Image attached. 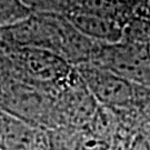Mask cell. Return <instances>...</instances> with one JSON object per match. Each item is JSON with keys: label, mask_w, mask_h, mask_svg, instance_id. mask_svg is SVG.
<instances>
[{"label": "cell", "mask_w": 150, "mask_h": 150, "mask_svg": "<svg viewBox=\"0 0 150 150\" xmlns=\"http://www.w3.org/2000/svg\"><path fill=\"white\" fill-rule=\"evenodd\" d=\"M2 43L17 78L50 92L64 83L75 69L62 57L46 49L17 48Z\"/></svg>", "instance_id": "6da1fadb"}, {"label": "cell", "mask_w": 150, "mask_h": 150, "mask_svg": "<svg viewBox=\"0 0 150 150\" xmlns=\"http://www.w3.org/2000/svg\"><path fill=\"white\" fill-rule=\"evenodd\" d=\"M75 68L98 105L123 109L150 96V89L136 85L97 64L86 62Z\"/></svg>", "instance_id": "7a4b0ae2"}, {"label": "cell", "mask_w": 150, "mask_h": 150, "mask_svg": "<svg viewBox=\"0 0 150 150\" xmlns=\"http://www.w3.org/2000/svg\"><path fill=\"white\" fill-rule=\"evenodd\" d=\"M51 127L69 126L85 129L98 108V102L88 90L76 68L67 81L52 93Z\"/></svg>", "instance_id": "3957f363"}, {"label": "cell", "mask_w": 150, "mask_h": 150, "mask_svg": "<svg viewBox=\"0 0 150 150\" xmlns=\"http://www.w3.org/2000/svg\"><path fill=\"white\" fill-rule=\"evenodd\" d=\"M90 62L118 74L136 85L150 89V51L148 46L119 41L98 43Z\"/></svg>", "instance_id": "277c9868"}, {"label": "cell", "mask_w": 150, "mask_h": 150, "mask_svg": "<svg viewBox=\"0 0 150 150\" xmlns=\"http://www.w3.org/2000/svg\"><path fill=\"white\" fill-rule=\"evenodd\" d=\"M64 15L93 42L111 45L121 41L123 23L113 18L83 10H72Z\"/></svg>", "instance_id": "5b68a950"}, {"label": "cell", "mask_w": 150, "mask_h": 150, "mask_svg": "<svg viewBox=\"0 0 150 150\" xmlns=\"http://www.w3.org/2000/svg\"><path fill=\"white\" fill-rule=\"evenodd\" d=\"M121 41L140 46L150 43V15L137 12L130 16L122 28Z\"/></svg>", "instance_id": "8992f818"}, {"label": "cell", "mask_w": 150, "mask_h": 150, "mask_svg": "<svg viewBox=\"0 0 150 150\" xmlns=\"http://www.w3.org/2000/svg\"><path fill=\"white\" fill-rule=\"evenodd\" d=\"M47 129L49 150H75L83 129L57 126Z\"/></svg>", "instance_id": "52a82bcc"}, {"label": "cell", "mask_w": 150, "mask_h": 150, "mask_svg": "<svg viewBox=\"0 0 150 150\" xmlns=\"http://www.w3.org/2000/svg\"><path fill=\"white\" fill-rule=\"evenodd\" d=\"M33 9L23 0H0V31L26 19Z\"/></svg>", "instance_id": "ba28073f"}, {"label": "cell", "mask_w": 150, "mask_h": 150, "mask_svg": "<svg viewBox=\"0 0 150 150\" xmlns=\"http://www.w3.org/2000/svg\"><path fill=\"white\" fill-rule=\"evenodd\" d=\"M137 132L150 144V96L134 105Z\"/></svg>", "instance_id": "9c48e42d"}, {"label": "cell", "mask_w": 150, "mask_h": 150, "mask_svg": "<svg viewBox=\"0 0 150 150\" xmlns=\"http://www.w3.org/2000/svg\"><path fill=\"white\" fill-rule=\"evenodd\" d=\"M109 147L110 146L108 144L96 138L95 136L87 132L83 129L80 134V138L76 145L75 150H108Z\"/></svg>", "instance_id": "30bf717a"}, {"label": "cell", "mask_w": 150, "mask_h": 150, "mask_svg": "<svg viewBox=\"0 0 150 150\" xmlns=\"http://www.w3.org/2000/svg\"><path fill=\"white\" fill-rule=\"evenodd\" d=\"M123 150H150V144L141 134H137L126 144Z\"/></svg>", "instance_id": "8fae6325"}, {"label": "cell", "mask_w": 150, "mask_h": 150, "mask_svg": "<svg viewBox=\"0 0 150 150\" xmlns=\"http://www.w3.org/2000/svg\"><path fill=\"white\" fill-rule=\"evenodd\" d=\"M108 150H123V148L121 146H117V145H113V146H110Z\"/></svg>", "instance_id": "7c38bea8"}, {"label": "cell", "mask_w": 150, "mask_h": 150, "mask_svg": "<svg viewBox=\"0 0 150 150\" xmlns=\"http://www.w3.org/2000/svg\"><path fill=\"white\" fill-rule=\"evenodd\" d=\"M148 48H149V51H150V43H149V46H148Z\"/></svg>", "instance_id": "4fadbf2b"}]
</instances>
